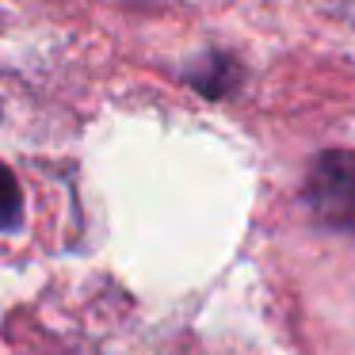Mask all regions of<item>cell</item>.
<instances>
[{
	"instance_id": "1",
	"label": "cell",
	"mask_w": 355,
	"mask_h": 355,
	"mask_svg": "<svg viewBox=\"0 0 355 355\" xmlns=\"http://www.w3.org/2000/svg\"><path fill=\"white\" fill-rule=\"evenodd\" d=\"M302 199L321 225L355 233V149H329L313 157Z\"/></svg>"
},
{
	"instance_id": "2",
	"label": "cell",
	"mask_w": 355,
	"mask_h": 355,
	"mask_svg": "<svg viewBox=\"0 0 355 355\" xmlns=\"http://www.w3.org/2000/svg\"><path fill=\"white\" fill-rule=\"evenodd\" d=\"M233 80H237V65H233L230 54H210L207 62H199L191 69V85L199 88L202 96H225L233 88Z\"/></svg>"
},
{
	"instance_id": "3",
	"label": "cell",
	"mask_w": 355,
	"mask_h": 355,
	"mask_svg": "<svg viewBox=\"0 0 355 355\" xmlns=\"http://www.w3.org/2000/svg\"><path fill=\"white\" fill-rule=\"evenodd\" d=\"M24 225V191L12 168L0 164V233H12Z\"/></svg>"
}]
</instances>
